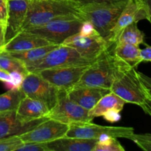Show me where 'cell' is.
I'll list each match as a JSON object with an SVG mask.
<instances>
[{"instance_id": "cell-1", "label": "cell", "mask_w": 151, "mask_h": 151, "mask_svg": "<svg viewBox=\"0 0 151 151\" xmlns=\"http://www.w3.org/2000/svg\"><path fill=\"white\" fill-rule=\"evenodd\" d=\"M114 45L88 66L75 86H87L111 90L114 83L133 67L114 54Z\"/></svg>"}, {"instance_id": "cell-2", "label": "cell", "mask_w": 151, "mask_h": 151, "mask_svg": "<svg viewBox=\"0 0 151 151\" xmlns=\"http://www.w3.org/2000/svg\"><path fill=\"white\" fill-rule=\"evenodd\" d=\"M127 2L128 0L116 3L82 4L78 8V16L83 22H90L97 32L109 42L111 32Z\"/></svg>"}, {"instance_id": "cell-3", "label": "cell", "mask_w": 151, "mask_h": 151, "mask_svg": "<svg viewBox=\"0 0 151 151\" xmlns=\"http://www.w3.org/2000/svg\"><path fill=\"white\" fill-rule=\"evenodd\" d=\"M79 7V3L72 0H29L22 30L40 26L67 15L78 16Z\"/></svg>"}, {"instance_id": "cell-4", "label": "cell", "mask_w": 151, "mask_h": 151, "mask_svg": "<svg viewBox=\"0 0 151 151\" xmlns=\"http://www.w3.org/2000/svg\"><path fill=\"white\" fill-rule=\"evenodd\" d=\"M111 91L127 103L139 106L151 116V95L139 79L136 68H130L116 80L111 87Z\"/></svg>"}, {"instance_id": "cell-5", "label": "cell", "mask_w": 151, "mask_h": 151, "mask_svg": "<svg viewBox=\"0 0 151 151\" xmlns=\"http://www.w3.org/2000/svg\"><path fill=\"white\" fill-rule=\"evenodd\" d=\"M83 22L77 15L70 14L25 31L36 34L51 44L60 45L71 35L79 32Z\"/></svg>"}, {"instance_id": "cell-6", "label": "cell", "mask_w": 151, "mask_h": 151, "mask_svg": "<svg viewBox=\"0 0 151 151\" xmlns=\"http://www.w3.org/2000/svg\"><path fill=\"white\" fill-rule=\"evenodd\" d=\"M95 60L85 58L72 47L60 44L55 49L49 52L41 60L27 66V69L29 72H37L46 69L89 66Z\"/></svg>"}, {"instance_id": "cell-7", "label": "cell", "mask_w": 151, "mask_h": 151, "mask_svg": "<svg viewBox=\"0 0 151 151\" xmlns=\"http://www.w3.org/2000/svg\"><path fill=\"white\" fill-rule=\"evenodd\" d=\"M50 119L70 125L75 122H91L88 110L84 109L69 98L66 90L59 89L57 102L47 115Z\"/></svg>"}, {"instance_id": "cell-8", "label": "cell", "mask_w": 151, "mask_h": 151, "mask_svg": "<svg viewBox=\"0 0 151 151\" xmlns=\"http://www.w3.org/2000/svg\"><path fill=\"white\" fill-rule=\"evenodd\" d=\"M134 134L131 127H112L97 125L91 122H75L69 125L65 137L86 139H99L104 135L115 138L128 139Z\"/></svg>"}, {"instance_id": "cell-9", "label": "cell", "mask_w": 151, "mask_h": 151, "mask_svg": "<svg viewBox=\"0 0 151 151\" xmlns=\"http://www.w3.org/2000/svg\"><path fill=\"white\" fill-rule=\"evenodd\" d=\"M62 44L72 47L81 56L91 60H97L112 46L98 32L91 35L78 32L66 38Z\"/></svg>"}, {"instance_id": "cell-10", "label": "cell", "mask_w": 151, "mask_h": 151, "mask_svg": "<svg viewBox=\"0 0 151 151\" xmlns=\"http://www.w3.org/2000/svg\"><path fill=\"white\" fill-rule=\"evenodd\" d=\"M21 88L27 97L43 102L50 110L57 102L58 88L35 72H29L24 77Z\"/></svg>"}, {"instance_id": "cell-11", "label": "cell", "mask_w": 151, "mask_h": 151, "mask_svg": "<svg viewBox=\"0 0 151 151\" xmlns=\"http://www.w3.org/2000/svg\"><path fill=\"white\" fill-rule=\"evenodd\" d=\"M88 67V66H80L46 69L35 73L38 74L58 89H64L68 91L79 82Z\"/></svg>"}, {"instance_id": "cell-12", "label": "cell", "mask_w": 151, "mask_h": 151, "mask_svg": "<svg viewBox=\"0 0 151 151\" xmlns=\"http://www.w3.org/2000/svg\"><path fill=\"white\" fill-rule=\"evenodd\" d=\"M68 129L69 125L48 118L19 137L23 142L47 143L65 137Z\"/></svg>"}, {"instance_id": "cell-13", "label": "cell", "mask_w": 151, "mask_h": 151, "mask_svg": "<svg viewBox=\"0 0 151 151\" xmlns=\"http://www.w3.org/2000/svg\"><path fill=\"white\" fill-rule=\"evenodd\" d=\"M143 19H148V14L145 7L137 0H128L126 5L118 18L116 25L111 32L109 42L112 45L115 44L124 28L133 22L138 23Z\"/></svg>"}, {"instance_id": "cell-14", "label": "cell", "mask_w": 151, "mask_h": 151, "mask_svg": "<svg viewBox=\"0 0 151 151\" xmlns=\"http://www.w3.org/2000/svg\"><path fill=\"white\" fill-rule=\"evenodd\" d=\"M48 118L45 116L29 122H24L16 117V111L0 113V139L24 134Z\"/></svg>"}, {"instance_id": "cell-15", "label": "cell", "mask_w": 151, "mask_h": 151, "mask_svg": "<svg viewBox=\"0 0 151 151\" xmlns=\"http://www.w3.org/2000/svg\"><path fill=\"white\" fill-rule=\"evenodd\" d=\"M29 0H8L6 42L22 30Z\"/></svg>"}, {"instance_id": "cell-16", "label": "cell", "mask_w": 151, "mask_h": 151, "mask_svg": "<svg viewBox=\"0 0 151 151\" xmlns=\"http://www.w3.org/2000/svg\"><path fill=\"white\" fill-rule=\"evenodd\" d=\"M110 89L87 86H75L67 91L69 98L87 110H91Z\"/></svg>"}, {"instance_id": "cell-17", "label": "cell", "mask_w": 151, "mask_h": 151, "mask_svg": "<svg viewBox=\"0 0 151 151\" xmlns=\"http://www.w3.org/2000/svg\"><path fill=\"white\" fill-rule=\"evenodd\" d=\"M52 44L36 34L22 30L6 42L2 51L22 52Z\"/></svg>"}, {"instance_id": "cell-18", "label": "cell", "mask_w": 151, "mask_h": 151, "mask_svg": "<svg viewBox=\"0 0 151 151\" xmlns=\"http://www.w3.org/2000/svg\"><path fill=\"white\" fill-rule=\"evenodd\" d=\"M49 111L50 109L45 103L26 96L21 101L16 115L22 122H29L47 116Z\"/></svg>"}, {"instance_id": "cell-19", "label": "cell", "mask_w": 151, "mask_h": 151, "mask_svg": "<svg viewBox=\"0 0 151 151\" xmlns=\"http://www.w3.org/2000/svg\"><path fill=\"white\" fill-rule=\"evenodd\" d=\"M98 139L63 137L47 143L50 151H94Z\"/></svg>"}, {"instance_id": "cell-20", "label": "cell", "mask_w": 151, "mask_h": 151, "mask_svg": "<svg viewBox=\"0 0 151 151\" xmlns=\"http://www.w3.org/2000/svg\"><path fill=\"white\" fill-rule=\"evenodd\" d=\"M126 103V102L117 94L111 91L103 96L98 103L91 110L88 111V115L94 119L95 117L103 116L105 114L111 111L121 112Z\"/></svg>"}, {"instance_id": "cell-21", "label": "cell", "mask_w": 151, "mask_h": 151, "mask_svg": "<svg viewBox=\"0 0 151 151\" xmlns=\"http://www.w3.org/2000/svg\"><path fill=\"white\" fill-rule=\"evenodd\" d=\"M141 49L139 46L130 44H115L114 45V54L127 63L137 68L142 60L140 56Z\"/></svg>"}, {"instance_id": "cell-22", "label": "cell", "mask_w": 151, "mask_h": 151, "mask_svg": "<svg viewBox=\"0 0 151 151\" xmlns=\"http://www.w3.org/2000/svg\"><path fill=\"white\" fill-rule=\"evenodd\" d=\"M58 46L59 45L58 44H49V45L37 47V48L26 50V51L7 52L10 55L13 56L14 58L23 62L25 66H28L41 60L49 52L53 50Z\"/></svg>"}, {"instance_id": "cell-23", "label": "cell", "mask_w": 151, "mask_h": 151, "mask_svg": "<svg viewBox=\"0 0 151 151\" xmlns=\"http://www.w3.org/2000/svg\"><path fill=\"white\" fill-rule=\"evenodd\" d=\"M26 97L22 88L9 89L0 95V113L16 111L21 101Z\"/></svg>"}, {"instance_id": "cell-24", "label": "cell", "mask_w": 151, "mask_h": 151, "mask_svg": "<svg viewBox=\"0 0 151 151\" xmlns=\"http://www.w3.org/2000/svg\"><path fill=\"white\" fill-rule=\"evenodd\" d=\"M115 44H130L139 46L145 44V34L138 28L137 22H133L124 28Z\"/></svg>"}, {"instance_id": "cell-25", "label": "cell", "mask_w": 151, "mask_h": 151, "mask_svg": "<svg viewBox=\"0 0 151 151\" xmlns=\"http://www.w3.org/2000/svg\"><path fill=\"white\" fill-rule=\"evenodd\" d=\"M0 69H4L9 72H20L25 76L29 73V71L23 62L10 55L6 51L0 52Z\"/></svg>"}, {"instance_id": "cell-26", "label": "cell", "mask_w": 151, "mask_h": 151, "mask_svg": "<svg viewBox=\"0 0 151 151\" xmlns=\"http://www.w3.org/2000/svg\"><path fill=\"white\" fill-rule=\"evenodd\" d=\"M117 138L104 135L96 142L94 151H125V148Z\"/></svg>"}, {"instance_id": "cell-27", "label": "cell", "mask_w": 151, "mask_h": 151, "mask_svg": "<svg viewBox=\"0 0 151 151\" xmlns=\"http://www.w3.org/2000/svg\"><path fill=\"white\" fill-rule=\"evenodd\" d=\"M23 143L19 136H12L0 139V151H16Z\"/></svg>"}, {"instance_id": "cell-28", "label": "cell", "mask_w": 151, "mask_h": 151, "mask_svg": "<svg viewBox=\"0 0 151 151\" xmlns=\"http://www.w3.org/2000/svg\"><path fill=\"white\" fill-rule=\"evenodd\" d=\"M25 75L18 72H10V79L8 83H5V86L9 89H19L22 87V84Z\"/></svg>"}, {"instance_id": "cell-29", "label": "cell", "mask_w": 151, "mask_h": 151, "mask_svg": "<svg viewBox=\"0 0 151 151\" xmlns=\"http://www.w3.org/2000/svg\"><path fill=\"white\" fill-rule=\"evenodd\" d=\"M18 151H50L47 143L23 142L17 148Z\"/></svg>"}, {"instance_id": "cell-30", "label": "cell", "mask_w": 151, "mask_h": 151, "mask_svg": "<svg viewBox=\"0 0 151 151\" xmlns=\"http://www.w3.org/2000/svg\"><path fill=\"white\" fill-rule=\"evenodd\" d=\"M8 17V0H0V22L7 25Z\"/></svg>"}, {"instance_id": "cell-31", "label": "cell", "mask_w": 151, "mask_h": 151, "mask_svg": "<svg viewBox=\"0 0 151 151\" xmlns=\"http://www.w3.org/2000/svg\"><path fill=\"white\" fill-rule=\"evenodd\" d=\"M137 73L139 81H141V83L144 86L145 89L148 91L149 94L151 95V78L147 76V75H145L142 72H138V71H137Z\"/></svg>"}, {"instance_id": "cell-32", "label": "cell", "mask_w": 151, "mask_h": 151, "mask_svg": "<svg viewBox=\"0 0 151 151\" xmlns=\"http://www.w3.org/2000/svg\"><path fill=\"white\" fill-rule=\"evenodd\" d=\"M103 117L106 121L109 122H112V123L118 122L121 119L120 112L116 111H109L105 114L103 116Z\"/></svg>"}, {"instance_id": "cell-33", "label": "cell", "mask_w": 151, "mask_h": 151, "mask_svg": "<svg viewBox=\"0 0 151 151\" xmlns=\"http://www.w3.org/2000/svg\"><path fill=\"white\" fill-rule=\"evenodd\" d=\"M79 32H81V34H83V35H91V34L96 33L97 32L90 22H83Z\"/></svg>"}, {"instance_id": "cell-34", "label": "cell", "mask_w": 151, "mask_h": 151, "mask_svg": "<svg viewBox=\"0 0 151 151\" xmlns=\"http://www.w3.org/2000/svg\"><path fill=\"white\" fill-rule=\"evenodd\" d=\"M6 32L7 25L0 22V52L2 51L6 44Z\"/></svg>"}, {"instance_id": "cell-35", "label": "cell", "mask_w": 151, "mask_h": 151, "mask_svg": "<svg viewBox=\"0 0 151 151\" xmlns=\"http://www.w3.org/2000/svg\"><path fill=\"white\" fill-rule=\"evenodd\" d=\"M128 139L134 141V140H142V141L151 142V134H137L134 133V134L128 137Z\"/></svg>"}, {"instance_id": "cell-36", "label": "cell", "mask_w": 151, "mask_h": 151, "mask_svg": "<svg viewBox=\"0 0 151 151\" xmlns=\"http://www.w3.org/2000/svg\"><path fill=\"white\" fill-rule=\"evenodd\" d=\"M140 56L142 61L151 62V46H147L145 49L141 50Z\"/></svg>"}, {"instance_id": "cell-37", "label": "cell", "mask_w": 151, "mask_h": 151, "mask_svg": "<svg viewBox=\"0 0 151 151\" xmlns=\"http://www.w3.org/2000/svg\"><path fill=\"white\" fill-rule=\"evenodd\" d=\"M124 0H80V5L88 4V3H116Z\"/></svg>"}, {"instance_id": "cell-38", "label": "cell", "mask_w": 151, "mask_h": 151, "mask_svg": "<svg viewBox=\"0 0 151 151\" xmlns=\"http://www.w3.org/2000/svg\"><path fill=\"white\" fill-rule=\"evenodd\" d=\"M134 143L137 144L139 147L145 151H151V142L142 141V140H134Z\"/></svg>"}, {"instance_id": "cell-39", "label": "cell", "mask_w": 151, "mask_h": 151, "mask_svg": "<svg viewBox=\"0 0 151 151\" xmlns=\"http://www.w3.org/2000/svg\"><path fill=\"white\" fill-rule=\"evenodd\" d=\"M137 1L142 4L143 6L146 8L147 14H148L147 21L151 24V0H137Z\"/></svg>"}, {"instance_id": "cell-40", "label": "cell", "mask_w": 151, "mask_h": 151, "mask_svg": "<svg viewBox=\"0 0 151 151\" xmlns=\"http://www.w3.org/2000/svg\"><path fill=\"white\" fill-rule=\"evenodd\" d=\"M10 79V72L4 70V69H0V81L4 83V84L9 82Z\"/></svg>"}, {"instance_id": "cell-41", "label": "cell", "mask_w": 151, "mask_h": 151, "mask_svg": "<svg viewBox=\"0 0 151 151\" xmlns=\"http://www.w3.org/2000/svg\"><path fill=\"white\" fill-rule=\"evenodd\" d=\"M72 1H76V2H79V1H80V0H72Z\"/></svg>"}]
</instances>
